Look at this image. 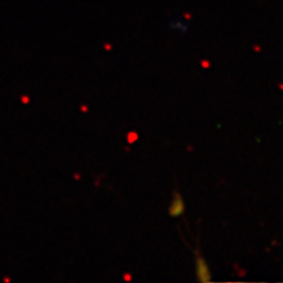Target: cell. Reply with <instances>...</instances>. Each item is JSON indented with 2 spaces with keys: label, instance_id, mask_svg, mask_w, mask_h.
<instances>
[{
  "label": "cell",
  "instance_id": "cell-1",
  "mask_svg": "<svg viewBox=\"0 0 283 283\" xmlns=\"http://www.w3.org/2000/svg\"><path fill=\"white\" fill-rule=\"evenodd\" d=\"M195 267L196 274H197V280L200 281V282H209L211 280L209 267H208V264L205 262V259L200 254H197L195 257Z\"/></svg>",
  "mask_w": 283,
  "mask_h": 283
},
{
  "label": "cell",
  "instance_id": "cell-2",
  "mask_svg": "<svg viewBox=\"0 0 283 283\" xmlns=\"http://www.w3.org/2000/svg\"><path fill=\"white\" fill-rule=\"evenodd\" d=\"M184 210H185V205H184V200L182 198L181 194L175 192L174 200L169 206V215L171 217H179L184 214Z\"/></svg>",
  "mask_w": 283,
  "mask_h": 283
}]
</instances>
